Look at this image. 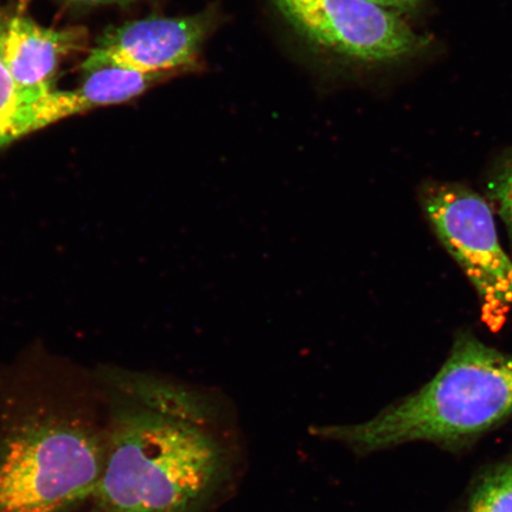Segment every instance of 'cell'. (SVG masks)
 Listing matches in <instances>:
<instances>
[{
	"label": "cell",
	"instance_id": "cell-1",
	"mask_svg": "<svg viewBox=\"0 0 512 512\" xmlns=\"http://www.w3.org/2000/svg\"><path fill=\"white\" fill-rule=\"evenodd\" d=\"M93 371L106 446L86 512H213L227 501L246 450L226 396L145 371Z\"/></svg>",
	"mask_w": 512,
	"mask_h": 512
},
{
	"label": "cell",
	"instance_id": "cell-2",
	"mask_svg": "<svg viewBox=\"0 0 512 512\" xmlns=\"http://www.w3.org/2000/svg\"><path fill=\"white\" fill-rule=\"evenodd\" d=\"M105 446L93 370L38 350L0 369V512L86 508Z\"/></svg>",
	"mask_w": 512,
	"mask_h": 512
},
{
	"label": "cell",
	"instance_id": "cell-3",
	"mask_svg": "<svg viewBox=\"0 0 512 512\" xmlns=\"http://www.w3.org/2000/svg\"><path fill=\"white\" fill-rule=\"evenodd\" d=\"M511 418L512 356L460 332L424 387L369 420L315 426L312 434L363 457L411 443L463 447Z\"/></svg>",
	"mask_w": 512,
	"mask_h": 512
},
{
	"label": "cell",
	"instance_id": "cell-4",
	"mask_svg": "<svg viewBox=\"0 0 512 512\" xmlns=\"http://www.w3.org/2000/svg\"><path fill=\"white\" fill-rule=\"evenodd\" d=\"M420 198L438 239L476 288L484 322L502 328L512 307V260L489 202L458 183H427Z\"/></svg>",
	"mask_w": 512,
	"mask_h": 512
},
{
	"label": "cell",
	"instance_id": "cell-5",
	"mask_svg": "<svg viewBox=\"0 0 512 512\" xmlns=\"http://www.w3.org/2000/svg\"><path fill=\"white\" fill-rule=\"evenodd\" d=\"M305 41L350 61L382 64L425 47L398 12L369 0H271Z\"/></svg>",
	"mask_w": 512,
	"mask_h": 512
},
{
	"label": "cell",
	"instance_id": "cell-6",
	"mask_svg": "<svg viewBox=\"0 0 512 512\" xmlns=\"http://www.w3.org/2000/svg\"><path fill=\"white\" fill-rule=\"evenodd\" d=\"M211 11L187 17H150L110 29L96 41L82 69L121 68L143 74H170L194 66L211 27Z\"/></svg>",
	"mask_w": 512,
	"mask_h": 512
},
{
	"label": "cell",
	"instance_id": "cell-7",
	"mask_svg": "<svg viewBox=\"0 0 512 512\" xmlns=\"http://www.w3.org/2000/svg\"><path fill=\"white\" fill-rule=\"evenodd\" d=\"M86 41L85 29L44 28L29 17L0 12V62L28 91H54L60 63L85 47Z\"/></svg>",
	"mask_w": 512,
	"mask_h": 512
},
{
	"label": "cell",
	"instance_id": "cell-8",
	"mask_svg": "<svg viewBox=\"0 0 512 512\" xmlns=\"http://www.w3.org/2000/svg\"><path fill=\"white\" fill-rule=\"evenodd\" d=\"M67 95L28 91L12 79L0 62V150L28 134L69 118Z\"/></svg>",
	"mask_w": 512,
	"mask_h": 512
},
{
	"label": "cell",
	"instance_id": "cell-9",
	"mask_svg": "<svg viewBox=\"0 0 512 512\" xmlns=\"http://www.w3.org/2000/svg\"><path fill=\"white\" fill-rule=\"evenodd\" d=\"M454 512H512V457L480 475Z\"/></svg>",
	"mask_w": 512,
	"mask_h": 512
},
{
	"label": "cell",
	"instance_id": "cell-10",
	"mask_svg": "<svg viewBox=\"0 0 512 512\" xmlns=\"http://www.w3.org/2000/svg\"><path fill=\"white\" fill-rule=\"evenodd\" d=\"M488 197L507 227L512 243V147L497 164L490 178Z\"/></svg>",
	"mask_w": 512,
	"mask_h": 512
},
{
	"label": "cell",
	"instance_id": "cell-11",
	"mask_svg": "<svg viewBox=\"0 0 512 512\" xmlns=\"http://www.w3.org/2000/svg\"><path fill=\"white\" fill-rule=\"evenodd\" d=\"M369 2L398 12V14H411L420 8L424 0H369Z\"/></svg>",
	"mask_w": 512,
	"mask_h": 512
},
{
	"label": "cell",
	"instance_id": "cell-12",
	"mask_svg": "<svg viewBox=\"0 0 512 512\" xmlns=\"http://www.w3.org/2000/svg\"><path fill=\"white\" fill-rule=\"evenodd\" d=\"M64 2L74 6H81V8H91V6L101 5L125 6L134 2H138V0H64Z\"/></svg>",
	"mask_w": 512,
	"mask_h": 512
}]
</instances>
